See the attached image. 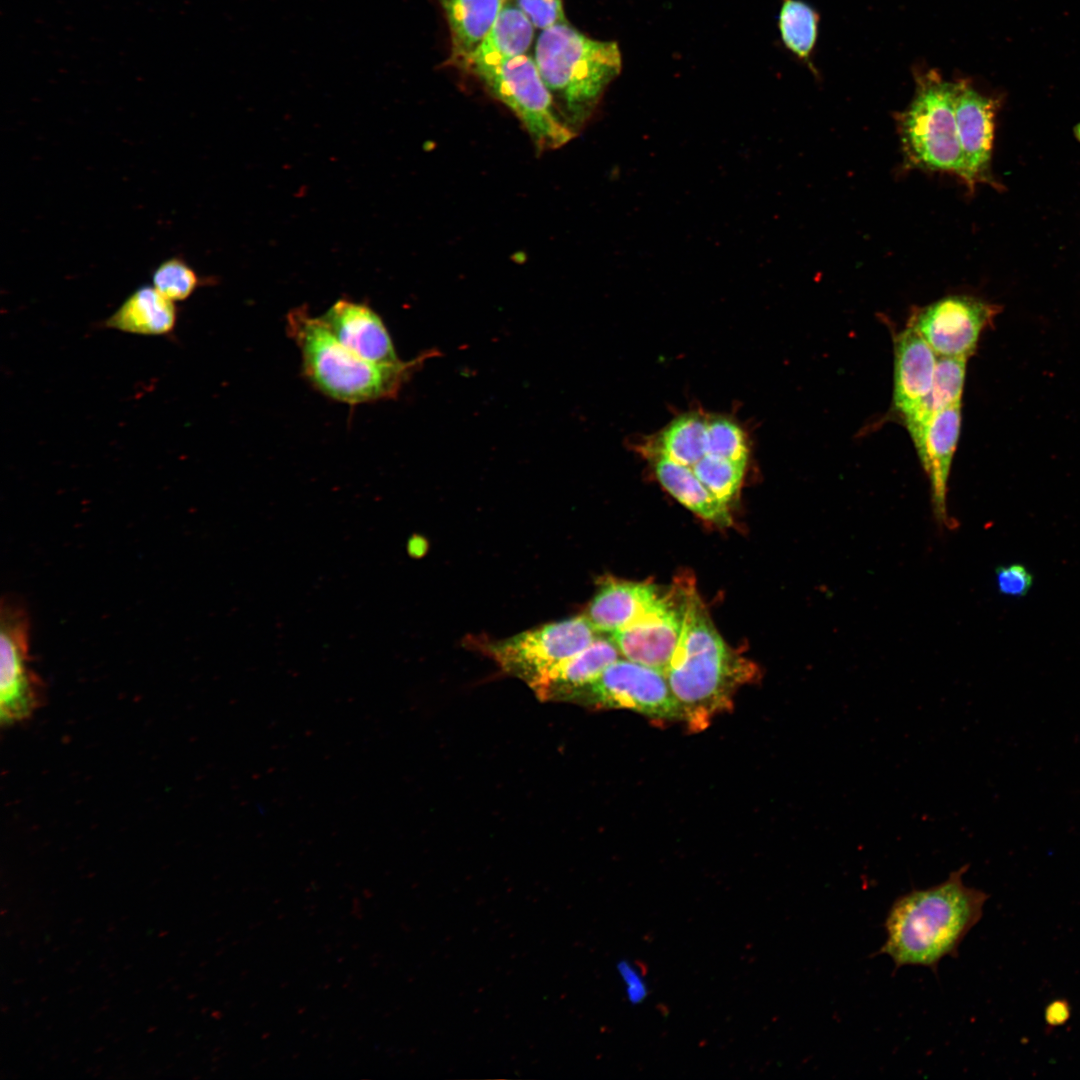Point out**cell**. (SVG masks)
<instances>
[{
	"instance_id": "obj_13",
	"label": "cell",
	"mask_w": 1080,
	"mask_h": 1080,
	"mask_svg": "<svg viewBox=\"0 0 1080 1080\" xmlns=\"http://www.w3.org/2000/svg\"><path fill=\"white\" fill-rule=\"evenodd\" d=\"M318 317L342 345L364 360L380 365L402 362L381 317L368 305L342 298Z\"/></svg>"
},
{
	"instance_id": "obj_15",
	"label": "cell",
	"mask_w": 1080,
	"mask_h": 1080,
	"mask_svg": "<svg viewBox=\"0 0 1080 1080\" xmlns=\"http://www.w3.org/2000/svg\"><path fill=\"white\" fill-rule=\"evenodd\" d=\"M894 356L893 405L905 419L929 394L938 358L911 325L895 337Z\"/></svg>"
},
{
	"instance_id": "obj_12",
	"label": "cell",
	"mask_w": 1080,
	"mask_h": 1080,
	"mask_svg": "<svg viewBox=\"0 0 1080 1080\" xmlns=\"http://www.w3.org/2000/svg\"><path fill=\"white\" fill-rule=\"evenodd\" d=\"M953 101L963 158L961 179L973 187L989 177L996 102L963 79L953 82Z\"/></svg>"
},
{
	"instance_id": "obj_26",
	"label": "cell",
	"mask_w": 1080,
	"mask_h": 1080,
	"mask_svg": "<svg viewBox=\"0 0 1080 1080\" xmlns=\"http://www.w3.org/2000/svg\"><path fill=\"white\" fill-rule=\"evenodd\" d=\"M200 282L197 273L180 257H171L161 262L152 274L153 287L173 302L188 299L200 286Z\"/></svg>"
},
{
	"instance_id": "obj_28",
	"label": "cell",
	"mask_w": 1080,
	"mask_h": 1080,
	"mask_svg": "<svg viewBox=\"0 0 1080 1080\" xmlns=\"http://www.w3.org/2000/svg\"><path fill=\"white\" fill-rule=\"evenodd\" d=\"M515 4L535 28L545 30L554 25L568 22L562 0H515Z\"/></svg>"
},
{
	"instance_id": "obj_25",
	"label": "cell",
	"mask_w": 1080,
	"mask_h": 1080,
	"mask_svg": "<svg viewBox=\"0 0 1080 1080\" xmlns=\"http://www.w3.org/2000/svg\"><path fill=\"white\" fill-rule=\"evenodd\" d=\"M746 464L707 453L689 468L707 489L729 504L740 489Z\"/></svg>"
},
{
	"instance_id": "obj_29",
	"label": "cell",
	"mask_w": 1080,
	"mask_h": 1080,
	"mask_svg": "<svg viewBox=\"0 0 1080 1080\" xmlns=\"http://www.w3.org/2000/svg\"><path fill=\"white\" fill-rule=\"evenodd\" d=\"M1033 576L1022 564L1001 565L996 569V585L1000 593L1022 597L1030 590Z\"/></svg>"
},
{
	"instance_id": "obj_10",
	"label": "cell",
	"mask_w": 1080,
	"mask_h": 1080,
	"mask_svg": "<svg viewBox=\"0 0 1080 1080\" xmlns=\"http://www.w3.org/2000/svg\"><path fill=\"white\" fill-rule=\"evenodd\" d=\"M683 621L682 577L640 617L610 635L621 656L664 674Z\"/></svg>"
},
{
	"instance_id": "obj_24",
	"label": "cell",
	"mask_w": 1080,
	"mask_h": 1080,
	"mask_svg": "<svg viewBox=\"0 0 1080 1080\" xmlns=\"http://www.w3.org/2000/svg\"><path fill=\"white\" fill-rule=\"evenodd\" d=\"M818 14L799 0H783L778 27L785 47L807 61L817 38Z\"/></svg>"
},
{
	"instance_id": "obj_21",
	"label": "cell",
	"mask_w": 1080,
	"mask_h": 1080,
	"mask_svg": "<svg viewBox=\"0 0 1080 1080\" xmlns=\"http://www.w3.org/2000/svg\"><path fill=\"white\" fill-rule=\"evenodd\" d=\"M661 485L689 510L721 527L732 524L728 503L707 489L693 471L664 456H647Z\"/></svg>"
},
{
	"instance_id": "obj_8",
	"label": "cell",
	"mask_w": 1080,
	"mask_h": 1080,
	"mask_svg": "<svg viewBox=\"0 0 1080 1080\" xmlns=\"http://www.w3.org/2000/svg\"><path fill=\"white\" fill-rule=\"evenodd\" d=\"M30 619L11 596L0 607V720L11 726L29 719L41 706L44 688L30 667Z\"/></svg>"
},
{
	"instance_id": "obj_6",
	"label": "cell",
	"mask_w": 1080,
	"mask_h": 1080,
	"mask_svg": "<svg viewBox=\"0 0 1080 1080\" xmlns=\"http://www.w3.org/2000/svg\"><path fill=\"white\" fill-rule=\"evenodd\" d=\"M476 76L518 117L538 149H557L575 135L558 113L529 55L515 57Z\"/></svg>"
},
{
	"instance_id": "obj_1",
	"label": "cell",
	"mask_w": 1080,
	"mask_h": 1080,
	"mask_svg": "<svg viewBox=\"0 0 1080 1080\" xmlns=\"http://www.w3.org/2000/svg\"><path fill=\"white\" fill-rule=\"evenodd\" d=\"M682 583V629L664 675L684 722L697 731L728 709L737 688L751 681L756 669L721 637L694 581L682 577Z\"/></svg>"
},
{
	"instance_id": "obj_5",
	"label": "cell",
	"mask_w": 1080,
	"mask_h": 1080,
	"mask_svg": "<svg viewBox=\"0 0 1080 1080\" xmlns=\"http://www.w3.org/2000/svg\"><path fill=\"white\" fill-rule=\"evenodd\" d=\"M906 166L962 178L963 158L953 101V82L935 70L919 73L912 102L897 114Z\"/></svg>"
},
{
	"instance_id": "obj_3",
	"label": "cell",
	"mask_w": 1080,
	"mask_h": 1080,
	"mask_svg": "<svg viewBox=\"0 0 1080 1080\" xmlns=\"http://www.w3.org/2000/svg\"><path fill=\"white\" fill-rule=\"evenodd\" d=\"M288 335L299 348L305 378L319 392L356 405L395 397L425 356L395 365L364 360L342 345L305 306L287 314Z\"/></svg>"
},
{
	"instance_id": "obj_18",
	"label": "cell",
	"mask_w": 1080,
	"mask_h": 1080,
	"mask_svg": "<svg viewBox=\"0 0 1080 1080\" xmlns=\"http://www.w3.org/2000/svg\"><path fill=\"white\" fill-rule=\"evenodd\" d=\"M620 653L608 638L597 637L587 648L555 667L534 690L543 700H570L591 684Z\"/></svg>"
},
{
	"instance_id": "obj_11",
	"label": "cell",
	"mask_w": 1080,
	"mask_h": 1080,
	"mask_svg": "<svg viewBox=\"0 0 1080 1080\" xmlns=\"http://www.w3.org/2000/svg\"><path fill=\"white\" fill-rule=\"evenodd\" d=\"M992 306L968 296H947L919 309L909 325L938 356L968 358L992 319Z\"/></svg>"
},
{
	"instance_id": "obj_22",
	"label": "cell",
	"mask_w": 1080,
	"mask_h": 1080,
	"mask_svg": "<svg viewBox=\"0 0 1080 1080\" xmlns=\"http://www.w3.org/2000/svg\"><path fill=\"white\" fill-rule=\"evenodd\" d=\"M646 456H664L691 467L708 453V417L697 413L682 415L667 425L643 448Z\"/></svg>"
},
{
	"instance_id": "obj_27",
	"label": "cell",
	"mask_w": 1080,
	"mask_h": 1080,
	"mask_svg": "<svg viewBox=\"0 0 1080 1080\" xmlns=\"http://www.w3.org/2000/svg\"><path fill=\"white\" fill-rule=\"evenodd\" d=\"M708 454L747 463L748 446L744 431L728 418L709 416Z\"/></svg>"
},
{
	"instance_id": "obj_20",
	"label": "cell",
	"mask_w": 1080,
	"mask_h": 1080,
	"mask_svg": "<svg viewBox=\"0 0 1080 1080\" xmlns=\"http://www.w3.org/2000/svg\"><path fill=\"white\" fill-rule=\"evenodd\" d=\"M505 0H438L447 20L449 63L465 69L494 23Z\"/></svg>"
},
{
	"instance_id": "obj_30",
	"label": "cell",
	"mask_w": 1080,
	"mask_h": 1080,
	"mask_svg": "<svg viewBox=\"0 0 1080 1080\" xmlns=\"http://www.w3.org/2000/svg\"><path fill=\"white\" fill-rule=\"evenodd\" d=\"M1044 1016L1049 1026L1063 1025L1070 1017V1006L1066 1000H1054L1046 1007Z\"/></svg>"
},
{
	"instance_id": "obj_16",
	"label": "cell",
	"mask_w": 1080,
	"mask_h": 1080,
	"mask_svg": "<svg viewBox=\"0 0 1080 1080\" xmlns=\"http://www.w3.org/2000/svg\"><path fill=\"white\" fill-rule=\"evenodd\" d=\"M661 594L652 583L605 577L585 616L598 633L611 635L640 617Z\"/></svg>"
},
{
	"instance_id": "obj_19",
	"label": "cell",
	"mask_w": 1080,
	"mask_h": 1080,
	"mask_svg": "<svg viewBox=\"0 0 1080 1080\" xmlns=\"http://www.w3.org/2000/svg\"><path fill=\"white\" fill-rule=\"evenodd\" d=\"M175 302L153 285L134 290L103 323L104 327L141 336H167L177 324Z\"/></svg>"
},
{
	"instance_id": "obj_14",
	"label": "cell",
	"mask_w": 1080,
	"mask_h": 1080,
	"mask_svg": "<svg viewBox=\"0 0 1080 1080\" xmlns=\"http://www.w3.org/2000/svg\"><path fill=\"white\" fill-rule=\"evenodd\" d=\"M960 405L937 413L912 438L931 490L933 512L941 526L953 527L947 511V483L961 427Z\"/></svg>"
},
{
	"instance_id": "obj_17",
	"label": "cell",
	"mask_w": 1080,
	"mask_h": 1080,
	"mask_svg": "<svg viewBox=\"0 0 1080 1080\" xmlns=\"http://www.w3.org/2000/svg\"><path fill=\"white\" fill-rule=\"evenodd\" d=\"M534 28L516 4L504 2L465 69L478 75L526 54L534 38Z\"/></svg>"
},
{
	"instance_id": "obj_9",
	"label": "cell",
	"mask_w": 1080,
	"mask_h": 1080,
	"mask_svg": "<svg viewBox=\"0 0 1080 1080\" xmlns=\"http://www.w3.org/2000/svg\"><path fill=\"white\" fill-rule=\"evenodd\" d=\"M570 700L596 708L629 709L658 720L684 721L665 675L627 659H617Z\"/></svg>"
},
{
	"instance_id": "obj_23",
	"label": "cell",
	"mask_w": 1080,
	"mask_h": 1080,
	"mask_svg": "<svg viewBox=\"0 0 1080 1080\" xmlns=\"http://www.w3.org/2000/svg\"><path fill=\"white\" fill-rule=\"evenodd\" d=\"M967 358L939 356L933 384L920 405L904 419L913 438L939 412L960 405L964 387Z\"/></svg>"
},
{
	"instance_id": "obj_2",
	"label": "cell",
	"mask_w": 1080,
	"mask_h": 1080,
	"mask_svg": "<svg viewBox=\"0 0 1080 1080\" xmlns=\"http://www.w3.org/2000/svg\"><path fill=\"white\" fill-rule=\"evenodd\" d=\"M964 865L938 885L913 889L891 905L884 927L886 941L879 953L888 955L895 969L923 966L937 972L940 961L957 957L959 946L980 921L989 895L968 887Z\"/></svg>"
},
{
	"instance_id": "obj_4",
	"label": "cell",
	"mask_w": 1080,
	"mask_h": 1080,
	"mask_svg": "<svg viewBox=\"0 0 1080 1080\" xmlns=\"http://www.w3.org/2000/svg\"><path fill=\"white\" fill-rule=\"evenodd\" d=\"M534 60L558 113L572 130L591 115L622 69L617 42L593 39L568 22L542 30Z\"/></svg>"
},
{
	"instance_id": "obj_7",
	"label": "cell",
	"mask_w": 1080,
	"mask_h": 1080,
	"mask_svg": "<svg viewBox=\"0 0 1080 1080\" xmlns=\"http://www.w3.org/2000/svg\"><path fill=\"white\" fill-rule=\"evenodd\" d=\"M598 632L585 615L548 623L482 648L503 669L535 690L559 664L587 648Z\"/></svg>"
}]
</instances>
